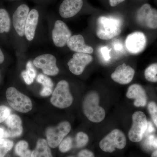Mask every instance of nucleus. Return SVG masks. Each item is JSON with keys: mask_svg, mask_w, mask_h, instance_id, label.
Here are the masks:
<instances>
[{"mask_svg": "<svg viewBox=\"0 0 157 157\" xmlns=\"http://www.w3.org/2000/svg\"><path fill=\"white\" fill-rule=\"evenodd\" d=\"M37 81L43 86L42 88L53 89V82L52 79L47 76L42 74H39L37 76Z\"/></svg>", "mask_w": 157, "mask_h": 157, "instance_id": "nucleus-26", "label": "nucleus"}, {"mask_svg": "<svg viewBox=\"0 0 157 157\" xmlns=\"http://www.w3.org/2000/svg\"><path fill=\"white\" fill-rule=\"evenodd\" d=\"M6 96L9 105L14 110L23 113L32 110L33 105L30 99L15 88L9 87L6 90Z\"/></svg>", "mask_w": 157, "mask_h": 157, "instance_id": "nucleus-3", "label": "nucleus"}, {"mask_svg": "<svg viewBox=\"0 0 157 157\" xmlns=\"http://www.w3.org/2000/svg\"><path fill=\"white\" fill-rule=\"evenodd\" d=\"M126 144V138L123 132L118 129H114L101 140L100 148L107 152H113L116 148L122 149Z\"/></svg>", "mask_w": 157, "mask_h": 157, "instance_id": "nucleus-6", "label": "nucleus"}, {"mask_svg": "<svg viewBox=\"0 0 157 157\" xmlns=\"http://www.w3.org/2000/svg\"><path fill=\"white\" fill-rule=\"evenodd\" d=\"M82 0H64L59 9L60 15L63 18L73 17L81 10Z\"/></svg>", "mask_w": 157, "mask_h": 157, "instance_id": "nucleus-16", "label": "nucleus"}, {"mask_svg": "<svg viewBox=\"0 0 157 157\" xmlns=\"http://www.w3.org/2000/svg\"><path fill=\"white\" fill-rule=\"evenodd\" d=\"M36 71L33 66L32 62H28L26 70L21 73V76L26 83L30 85L33 83L34 79L36 76Z\"/></svg>", "mask_w": 157, "mask_h": 157, "instance_id": "nucleus-22", "label": "nucleus"}, {"mask_svg": "<svg viewBox=\"0 0 157 157\" xmlns=\"http://www.w3.org/2000/svg\"><path fill=\"white\" fill-rule=\"evenodd\" d=\"M51 103L59 108H67L73 103V98L70 93L67 82L61 80L57 84L51 98Z\"/></svg>", "mask_w": 157, "mask_h": 157, "instance_id": "nucleus-4", "label": "nucleus"}, {"mask_svg": "<svg viewBox=\"0 0 157 157\" xmlns=\"http://www.w3.org/2000/svg\"><path fill=\"white\" fill-rule=\"evenodd\" d=\"M129 99H135L134 105L136 107H143L146 106L147 102L145 90L139 84H135L130 86L126 94Z\"/></svg>", "mask_w": 157, "mask_h": 157, "instance_id": "nucleus-17", "label": "nucleus"}, {"mask_svg": "<svg viewBox=\"0 0 157 157\" xmlns=\"http://www.w3.org/2000/svg\"><path fill=\"white\" fill-rule=\"evenodd\" d=\"M135 71L130 66L125 63L118 66L112 73L111 77L113 81L121 84H128L132 81Z\"/></svg>", "mask_w": 157, "mask_h": 157, "instance_id": "nucleus-15", "label": "nucleus"}, {"mask_svg": "<svg viewBox=\"0 0 157 157\" xmlns=\"http://www.w3.org/2000/svg\"><path fill=\"white\" fill-rule=\"evenodd\" d=\"M11 110L6 106H0V123L3 122L11 115Z\"/></svg>", "mask_w": 157, "mask_h": 157, "instance_id": "nucleus-30", "label": "nucleus"}, {"mask_svg": "<svg viewBox=\"0 0 157 157\" xmlns=\"http://www.w3.org/2000/svg\"><path fill=\"white\" fill-rule=\"evenodd\" d=\"M6 128H5L4 138L15 137L20 136L23 132L22 121L16 114H11L5 121Z\"/></svg>", "mask_w": 157, "mask_h": 157, "instance_id": "nucleus-14", "label": "nucleus"}, {"mask_svg": "<svg viewBox=\"0 0 157 157\" xmlns=\"http://www.w3.org/2000/svg\"><path fill=\"white\" fill-rule=\"evenodd\" d=\"M73 141L71 137H67L63 139L59 145L60 151L63 153L67 152L71 149L72 147Z\"/></svg>", "mask_w": 157, "mask_h": 157, "instance_id": "nucleus-28", "label": "nucleus"}, {"mask_svg": "<svg viewBox=\"0 0 157 157\" xmlns=\"http://www.w3.org/2000/svg\"><path fill=\"white\" fill-rule=\"evenodd\" d=\"M89 137L86 134L82 132L77 133L76 137V147L78 148L83 147L88 142Z\"/></svg>", "mask_w": 157, "mask_h": 157, "instance_id": "nucleus-27", "label": "nucleus"}, {"mask_svg": "<svg viewBox=\"0 0 157 157\" xmlns=\"http://www.w3.org/2000/svg\"><path fill=\"white\" fill-rule=\"evenodd\" d=\"M110 49L107 46H103L100 49L102 59L105 62H109L111 59L110 56Z\"/></svg>", "mask_w": 157, "mask_h": 157, "instance_id": "nucleus-31", "label": "nucleus"}, {"mask_svg": "<svg viewBox=\"0 0 157 157\" xmlns=\"http://www.w3.org/2000/svg\"><path fill=\"white\" fill-rule=\"evenodd\" d=\"M15 152L20 157H31L32 152L29 149V144L25 140L17 142L15 147Z\"/></svg>", "mask_w": 157, "mask_h": 157, "instance_id": "nucleus-23", "label": "nucleus"}, {"mask_svg": "<svg viewBox=\"0 0 157 157\" xmlns=\"http://www.w3.org/2000/svg\"><path fill=\"white\" fill-rule=\"evenodd\" d=\"M144 76L147 81L157 82V63L150 65L146 68L144 71Z\"/></svg>", "mask_w": 157, "mask_h": 157, "instance_id": "nucleus-24", "label": "nucleus"}, {"mask_svg": "<svg viewBox=\"0 0 157 157\" xmlns=\"http://www.w3.org/2000/svg\"><path fill=\"white\" fill-rule=\"evenodd\" d=\"M52 93V89L48 88H42L40 91V95L42 97H47L50 95Z\"/></svg>", "mask_w": 157, "mask_h": 157, "instance_id": "nucleus-33", "label": "nucleus"}, {"mask_svg": "<svg viewBox=\"0 0 157 157\" xmlns=\"http://www.w3.org/2000/svg\"><path fill=\"white\" fill-rule=\"evenodd\" d=\"M99 95L94 91L87 94L83 101V113L89 120L93 122H101L105 118V110L99 106Z\"/></svg>", "mask_w": 157, "mask_h": 157, "instance_id": "nucleus-1", "label": "nucleus"}, {"mask_svg": "<svg viewBox=\"0 0 157 157\" xmlns=\"http://www.w3.org/2000/svg\"><path fill=\"white\" fill-rule=\"evenodd\" d=\"M71 36L72 33L67 25L62 21H56L52 31V40L55 45L57 47H64Z\"/></svg>", "mask_w": 157, "mask_h": 157, "instance_id": "nucleus-11", "label": "nucleus"}, {"mask_svg": "<svg viewBox=\"0 0 157 157\" xmlns=\"http://www.w3.org/2000/svg\"><path fill=\"white\" fill-rule=\"evenodd\" d=\"M33 63L35 67L42 69L43 73L48 76H56L59 73L56 58L52 55L45 54L39 56L34 59Z\"/></svg>", "mask_w": 157, "mask_h": 157, "instance_id": "nucleus-9", "label": "nucleus"}, {"mask_svg": "<svg viewBox=\"0 0 157 157\" xmlns=\"http://www.w3.org/2000/svg\"><path fill=\"white\" fill-rule=\"evenodd\" d=\"M29 8L27 5L22 4L17 7L12 16V22L14 29L18 36L23 37L25 35V29Z\"/></svg>", "mask_w": 157, "mask_h": 157, "instance_id": "nucleus-13", "label": "nucleus"}, {"mask_svg": "<svg viewBox=\"0 0 157 157\" xmlns=\"http://www.w3.org/2000/svg\"><path fill=\"white\" fill-rule=\"evenodd\" d=\"M113 47L116 52H121L123 50V44H122L120 42H114L113 45Z\"/></svg>", "mask_w": 157, "mask_h": 157, "instance_id": "nucleus-34", "label": "nucleus"}, {"mask_svg": "<svg viewBox=\"0 0 157 157\" xmlns=\"http://www.w3.org/2000/svg\"><path fill=\"white\" fill-rule=\"evenodd\" d=\"M151 157H157V150L152 153Z\"/></svg>", "mask_w": 157, "mask_h": 157, "instance_id": "nucleus-38", "label": "nucleus"}, {"mask_svg": "<svg viewBox=\"0 0 157 157\" xmlns=\"http://www.w3.org/2000/svg\"><path fill=\"white\" fill-rule=\"evenodd\" d=\"M4 61H5V56L3 52L0 48V64L2 63Z\"/></svg>", "mask_w": 157, "mask_h": 157, "instance_id": "nucleus-36", "label": "nucleus"}, {"mask_svg": "<svg viewBox=\"0 0 157 157\" xmlns=\"http://www.w3.org/2000/svg\"><path fill=\"white\" fill-rule=\"evenodd\" d=\"M39 18V13L37 10L33 9L29 11L25 29V35L29 41L34 39Z\"/></svg>", "mask_w": 157, "mask_h": 157, "instance_id": "nucleus-19", "label": "nucleus"}, {"mask_svg": "<svg viewBox=\"0 0 157 157\" xmlns=\"http://www.w3.org/2000/svg\"><path fill=\"white\" fill-rule=\"evenodd\" d=\"M136 18L137 22L143 26L157 29V10L148 4H144L139 9Z\"/></svg>", "mask_w": 157, "mask_h": 157, "instance_id": "nucleus-8", "label": "nucleus"}, {"mask_svg": "<svg viewBox=\"0 0 157 157\" xmlns=\"http://www.w3.org/2000/svg\"><path fill=\"white\" fill-rule=\"evenodd\" d=\"M11 21L8 11L0 9V33H8L11 29Z\"/></svg>", "mask_w": 157, "mask_h": 157, "instance_id": "nucleus-21", "label": "nucleus"}, {"mask_svg": "<svg viewBox=\"0 0 157 157\" xmlns=\"http://www.w3.org/2000/svg\"><path fill=\"white\" fill-rule=\"evenodd\" d=\"M13 146V142L11 140L6 138L0 139V157H5Z\"/></svg>", "mask_w": 157, "mask_h": 157, "instance_id": "nucleus-25", "label": "nucleus"}, {"mask_svg": "<svg viewBox=\"0 0 157 157\" xmlns=\"http://www.w3.org/2000/svg\"><path fill=\"white\" fill-rule=\"evenodd\" d=\"M93 57L89 54L76 53L68 63L69 70L74 75H81L86 66L93 61Z\"/></svg>", "mask_w": 157, "mask_h": 157, "instance_id": "nucleus-12", "label": "nucleus"}, {"mask_svg": "<svg viewBox=\"0 0 157 157\" xmlns=\"http://www.w3.org/2000/svg\"><path fill=\"white\" fill-rule=\"evenodd\" d=\"M148 110L152 119L157 128V105L154 102H151L148 104Z\"/></svg>", "mask_w": 157, "mask_h": 157, "instance_id": "nucleus-29", "label": "nucleus"}, {"mask_svg": "<svg viewBox=\"0 0 157 157\" xmlns=\"http://www.w3.org/2000/svg\"><path fill=\"white\" fill-rule=\"evenodd\" d=\"M148 127L146 115L142 111H136L132 115V125L128 132L130 140L138 142L143 139Z\"/></svg>", "mask_w": 157, "mask_h": 157, "instance_id": "nucleus-5", "label": "nucleus"}, {"mask_svg": "<svg viewBox=\"0 0 157 157\" xmlns=\"http://www.w3.org/2000/svg\"><path fill=\"white\" fill-rule=\"evenodd\" d=\"M31 157H53L47 140L42 138L37 141L36 146L32 152Z\"/></svg>", "mask_w": 157, "mask_h": 157, "instance_id": "nucleus-20", "label": "nucleus"}, {"mask_svg": "<svg viewBox=\"0 0 157 157\" xmlns=\"http://www.w3.org/2000/svg\"><path fill=\"white\" fill-rule=\"evenodd\" d=\"M125 0H109V4L112 7H115Z\"/></svg>", "mask_w": 157, "mask_h": 157, "instance_id": "nucleus-35", "label": "nucleus"}, {"mask_svg": "<svg viewBox=\"0 0 157 157\" xmlns=\"http://www.w3.org/2000/svg\"><path fill=\"white\" fill-rule=\"evenodd\" d=\"M67 45L70 50L76 53L90 54L94 52L92 47L85 44L84 38L82 35L72 36L67 42Z\"/></svg>", "mask_w": 157, "mask_h": 157, "instance_id": "nucleus-18", "label": "nucleus"}, {"mask_svg": "<svg viewBox=\"0 0 157 157\" xmlns=\"http://www.w3.org/2000/svg\"><path fill=\"white\" fill-rule=\"evenodd\" d=\"M71 129V124L67 121L61 122L56 127L48 128L46 130V140L49 147L56 148L58 146Z\"/></svg>", "mask_w": 157, "mask_h": 157, "instance_id": "nucleus-7", "label": "nucleus"}, {"mask_svg": "<svg viewBox=\"0 0 157 157\" xmlns=\"http://www.w3.org/2000/svg\"><path fill=\"white\" fill-rule=\"evenodd\" d=\"M121 21L117 17L101 16L98 20L97 36L102 40L112 39L121 34Z\"/></svg>", "mask_w": 157, "mask_h": 157, "instance_id": "nucleus-2", "label": "nucleus"}, {"mask_svg": "<svg viewBox=\"0 0 157 157\" xmlns=\"http://www.w3.org/2000/svg\"><path fill=\"white\" fill-rule=\"evenodd\" d=\"M68 157H94V154L87 150H83L79 152L77 156H70Z\"/></svg>", "mask_w": 157, "mask_h": 157, "instance_id": "nucleus-32", "label": "nucleus"}, {"mask_svg": "<svg viewBox=\"0 0 157 157\" xmlns=\"http://www.w3.org/2000/svg\"><path fill=\"white\" fill-rule=\"evenodd\" d=\"M147 44L145 35L142 32H135L129 34L125 40V46L130 53L137 54L142 52Z\"/></svg>", "mask_w": 157, "mask_h": 157, "instance_id": "nucleus-10", "label": "nucleus"}, {"mask_svg": "<svg viewBox=\"0 0 157 157\" xmlns=\"http://www.w3.org/2000/svg\"><path fill=\"white\" fill-rule=\"evenodd\" d=\"M5 132V128H0V139L4 138Z\"/></svg>", "mask_w": 157, "mask_h": 157, "instance_id": "nucleus-37", "label": "nucleus"}]
</instances>
